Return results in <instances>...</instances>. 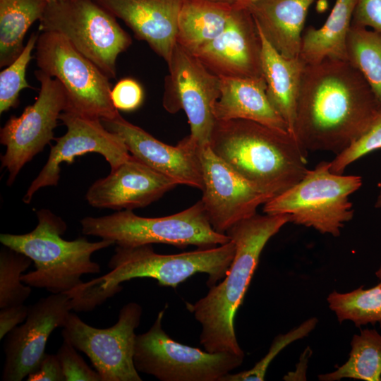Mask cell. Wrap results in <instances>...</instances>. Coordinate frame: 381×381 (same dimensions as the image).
<instances>
[{"instance_id":"cell-29","label":"cell","mask_w":381,"mask_h":381,"mask_svg":"<svg viewBox=\"0 0 381 381\" xmlns=\"http://www.w3.org/2000/svg\"><path fill=\"white\" fill-rule=\"evenodd\" d=\"M379 282L364 289L361 286L350 292L333 291L327 301L339 322L351 321L356 327L379 323L381 327V266L375 272Z\"/></svg>"},{"instance_id":"cell-12","label":"cell","mask_w":381,"mask_h":381,"mask_svg":"<svg viewBox=\"0 0 381 381\" xmlns=\"http://www.w3.org/2000/svg\"><path fill=\"white\" fill-rule=\"evenodd\" d=\"M35 75L40 83L35 102L19 116H11L0 131V143L6 147L1 162V168L9 173L8 186L26 163L54 140L57 121L68 108L66 94L59 80L40 69Z\"/></svg>"},{"instance_id":"cell-41","label":"cell","mask_w":381,"mask_h":381,"mask_svg":"<svg viewBox=\"0 0 381 381\" xmlns=\"http://www.w3.org/2000/svg\"><path fill=\"white\" fill-rule=\"evenodd\" d=\"M44 1H46L47 3H49V2H52L56 0H44Z\"/></svg>"},{"instance_id":"cell-13","label":"cell","mask_w":381,"mask_h":381,"mask_svg":"<svg viewBox=\"0 0 381 381\" xmlns=\"http://www.w3.org/2000/svg\"><path fill=\"white\" fill-rule=\"evenodd\" d=\"M167 66L164 108L171 114L183 110L190 125V138L200 147L209 145L215 121L213 107L220 96V78L178 42Z\"/></svg>"},{"instance_id":"cell-17","label":"cell","mask_w":381,"mask_h":381,"mask_svg":"<svg viewBox=\"0 0 381 381\" xmlns=\"http://www.w3.org/2000/svg\"><path fill=\"white\" fill-rule=\"evenodd\" d=\"M101 121L107 129L122 138L132 155L179 185L202 190L200 146L189 135L172 146L158 140L120 114L113 119Z\"/></svg>"},{"instance_id":"cell-14","label":"cell","mask_w":381,"mask_h":381,"mask_svg":"<svg viewBox=\"0 0 381 381\" xmlns=\"http://www.w3.org/2000/svg\"><path fill=\"white\" fill-rule=\"evenodd\" d=\"M59 120L66 126L67 131L54 138L56 144L51 147L45 165L23 196L25 203H29L40 188L58 184L60 165L64 162L71 164L76 157L96 152L105 158L112 170L131 155L122 138L107 129L99 119L65 111L60 114Z\"/></svg>"},{"instance_id":"cell-33","label":"cell","mask_w":381,"mask_h":381,"mask_svg":"<svg viewBox=\"0 0 381 381\" xmlns=\"http://www.w3.org/2000/svg\"><path fill=\"white\" fill-rule=\"evenodd\" d=\"M317 322V319L315 318H312L287 334L279 335L274 340L269 353L253 368L237 373H230L225 375L221 381L264 380L266 369L272 358L281 351V349L291 342L307 336L314 329Z\"/></svg>"},{"instance_id":"cell-8","label":"cell","mask_w":381,"mask_h":381,"mask_svg":"<svg viewBox=\"0 0 381 381\" xmlns=\"http://www.w3.org/2000/svg\"><path fill=\"white\" fill-rule=\"evenodd\" d=\"M39 31L63 35L109 79L116 77L118 56L132 43L116 18L93 0L47 3Z\"/></svg>"},{"instance_id":"cell-5","label":"cell","mask_w":381,"mask_h":381,"mask_svg":"<svg viewBox=\"0 0 381 381\" xmlns=\"http://www.w3.org/2000/svg\"><path fill=\"white\" fill-rule=\"evenodd\" d=\"M234 253L235 245L231 240L214 248L171 255L155 253L152 244L116 246L108 262L111 270L91 282L109 298L121 291L122 282L134 278H152L159 285L176 288L195 274L205 273L210 288L225 277Z\"/></svg>"},{"instance_id":"cell-34","label":"cell","mask_w":381,"mask_h":381,"mask_svg":"<svg viewBox=\"0 0 381 381\" xmlns=\"http://www.w3.org/2000/svg\"><path fill=\"white\" fill-rule=\"evenodd\" d=\"M56 355L65 381H102L99 373L87 365L78 353L77 349L67 339H64Z\"/></svg>"},{"instance_id":"cell-4","label":"cell","mask_w":381,"mask_h":381,"mask_svg":"<svg viewBox=\"0 0 381 381\" xmlns=\"http://www.w3.org/2000/svg\"><path fill=\"white\" fill-rule=\"evenodd\" d=\"M37 217L36 227L28 234L0 235L3 246L34 262L35 270L21 276L24 284L52 294L68 293L83 283V274L100 272L99 265L91 255L114 244L113 241L91 242L83 237L66 241L61 237L66 224L61 217L48 209L37 211Z\"/></svg>"},{"instance_id":"cell-25","label":"cell","mask_w":381,"mask_h":381,"mask_svg":"<svg viewBox=\"0 0 381 381\" xmlns=\"http://www.w3.org/2000/svg\"><path fill=\"white\" fill-rule=\"evenodd\" d=\"M356 0H336L324 24L303 32L300 57L307 64L325 59L347 61L346 39Z\"/></svg>"},{"instance_id":"cell-19","label":"cell","mask_w":381,"mask_h":381,"mask_svg":"<svg viewBox=\"0 0 381 381\" xmlns=\"http://www.w3.org/2000/svg\"><path fill=\"white\" fill-rule=\"evenodd\" d=\"M177 185L131 155L108 176L95 181L85 196L94 207L133 210L149 205Z\"/></svg>"},{"instance_id":"cell-3","label":"cell","mask_w":381,"mask_h":381,"mask_svg":"<svg viewBox=\"0 0 381 381\" xmlns=\"http://www.w3.org/2000/svg\"><path fill=\"white\" fill-rule=\"evenodd\" d=\"M209 146L272 198L296 184L308 171L307 152L293 135L249 120H215Z\"/></svg>"},{"instance_id":"cell-2","label":"cell","mask_w":381,"mask_h":381,"mask_svg":"<svg viewBox=\"0 0 381 381\" xmlns=\"http://www.w3.org/2000/svg\"><path fill=\"white\" fill-rule=\"evenodd\" d=\"M289 214L255 215L226 233L235 245V253L223 280L187 309L201 325L200 342L210 353L244 355L235 333L234 319L241 306L261 253L267 241L286 223Z\"/></svg>"},{"instance_id":"cell-15","label":"cell","mask_w":381,"mask_h":381,"mask_svg":"<svg viewBox=\"0 0 381 381\" xmlns=\"http://www.w3.org/2000/svg\"><path fill=\"white\" fill-rule=\"evenodd\" d=\"M203 188L200 200L212 228L220 234L255 215L272 196L234 170L209 145L200 147Z\"/></svg>"},{"instance_id":"cell-30","label":"cell","mask_w":381,"mask_h":381,"mask_svg":"<svg viewBox=\"0 0 381 381\" xmlns=\"http://www.w3.org/2000/svg\"><path fill=\"white\" fill-rule=\"evenodd\" d=\"M32 260L5 246L0 253V308L24 304L32 289L23 284L21 276Z\"/></svg>"},{"instance_id":"cell-10","label":"cell","mask_w":381,"mask_h":381,"mask_svg":"<svg viewBox=\"0 0 381 381\" xmlns=\"http://www.w3.org/2000/svg\"><path fill=\"white\" fill-rule=\"evenodd\" d=\"M162 310L148 331L137 334L133 361L138 373L161 381H221L240 366L244 355L210 353L171 339L162 328Z\"/></svg>"},{"instance_id":"cell-16","label":"cell","mask_w":381,"mask_h":381,"mask_svg":"<svg viewBox=\"0 0 381 381\" xmlns=\"http://www.w3.org/2000/svg\"><path fill=\"white\" fill-rule=\"evenodd\" d=\"M73 308L66 293L52 294L29 307L25 322L6 336L3 381H21L35 369L45 353L49 335L63 327Z\"/></svg>"},{"instance_id":"cell-35","label":"cell","mask_w":381,"mask_h":381,"mask_svg":"<svg viewBox=\"0 0 381 381\" xmlns=\"http://www.w3.org/2000/svg\"><path fill=\"white\" fill-rule=\"evenodd\" d=\"M111 97L116 109L132 111L143 104L144 92L138 81L126 78L120 80L111 89Z\"/></svg>"},{"instance_id":"cell-38","label":"cell","mask_w":381,"mask_h":381,"mask_svg":"<svg viewBox=\"0 0 381 381\" xmlns=\"http://www.w3.org/2000/svg\"><path fill=\"white\" fill-rule=\"evenodd\" d=\"M29 307L24 304L0 308V339L4 338L18 324L25 321Z\"/></svg>"},{"instance_id":"cell-24","label":"cell","mask_w":381,"mask_h":381,"mask_svg":"<svg viewBox=\"0 0 381 381\" xmlns=\"http://www.w3.org/2000/svg\"><path fill=\"white\" fill-rule=\"evenodd\" d=\"M237 8L211 0H184L178 18L176 42L195 54L224 30Z\"/></svg>"},{"instance_id":"cell-20","label":"cell","mask_w":381,"mask_h":381,"mask_svg":"<svg viewBox=\"0 0 381 381\" xmlns=\"http://www.w3.org/2000/svg\"><path fill=\"white\" fill-rule=\"evenodd\" d=\"M122 20L135 37L146 42L167 62L176 43L177 23L184 0H93Z\"/></svg>"},{"instance_id":"cell-37","label":"cell","mask_w":381,"mask_h":381,"mask_svg":"<svg viewBox=\"0 0 381 381\" xmlns=\"http://www.w3.org/2000/svg\"><path fill=\"white\" fill-rule=\"evenodd\" d=\"M27 381H65L60 361L55 354L44 353Z\"/></svg>"},{"instance_id":"cell-40","label":"cell","mask_w":381,"mask_h":381,"mask_svg":"<svg viewBox=\"0 0 381 381\" xmlns=\"http://www.w3.org/2000/svg\"><path fill=\"white\" fill-rule=\"evenodd\" d=\"M375 206L376 208L381 209V188L375 201Z\"/></svg>"},{"instance_id":"cell-22","label":"cell","mask_w":381,"mask_h":381,"mask_svg":"<svg viewBox=\"0 0 381 381\" xmlns=\"http://www.w3.org/2000/svg\"><path fill=\"white\" fill-rule=\"evenodd\" d=\"M315 0H258L248 6L257 26L282 56H300L308 12Z\"/></svg>"},{"instance_id":"cell-11","label":"cell","mask_w":381,"mask_h":381,"mask_svg":"<svg viewBox=\"0 0 381 381\" xmlns=\"http://www.w3.org/2000/svg\"><path fill=\"white\" fill-rule=\"evenodd\" d=\"M142 312L138 303H128L120 310L117 322L104 329L92 327L70 312L62 336L88 356L102 381H141L133 355Z\"/></svg>"},{"instance_id":"cell-1","label":"cell","mask_w":381,"mask_h":381,"mask_svg":"<svg viewBox=\"0 0 381 381\" xmlns=\"http://www.w3.org/2000/svg\"><path fill=\"white\" fill-rule=\"evenodd\" d=\"M381 110L361 73L348 61L307 64L296 105L295 137L308 151L337 155L356 141Z\"/></svg>"},{"instance_id":"cell-18","label":"cell","mask_w":381,"mask_h":381,"mask_svg":"<svg viewBox=\"0 0 381 381\" xmlns=\"http://www.w3.org/2000/svg\"><path fill=\"white\" fill-rule=\"evenodd\" d=\"M262 41L248 7H238L224 30L196 55L219 78L262 76Z\"/></svg>"},{"instance_id":"cell-23","label":"cell","mask_w":381,"mask_h":381,"mask_svg":"<svg viewBox=\"0 0 381 381\" xmlns=\"http://www.w3.org/2000/svg\"><path fill=\"white\" fill-rule=\"evenodd\" d=\"M258 30L262 41V71L267 85V95L272 106L285 121L289 132L295 137L297 100L306 64L300 56L286 58L282 56L259 28Z\"/></svg>"},{"instance_id":"cell-39","label":"cell","mask_w":381,"mask_h":381,"mask_svg":"<svg viewBox=\"0 0 381 381\" xmlns=\"http://www.w3.org/2000/svg\"><path fill=\"white\" fill-rule=\"evenodd\" d=\"M217 2L226 4L234 7H248V6L258 0H211Z\"/></svg>"},{"instance_id":"cell-32","label":"cell","mask_w":381,"mask_h":381,"mask_svg":"<svg viewBox=\"0 0 381 381\" xmlns=\"http://www.w3.org/2000/svg\"><path fill=\"white\" fill-rule=\"evenodd\" d=\"M381 148V110L377 114L366 131L346 149L336 155L330 162V170L342 174L353 162L368 153Z\"/></svg>"},{"instance_id":"cell-27","label":"cell","mask_w":381,"mask_h":381,"mask_svg":"<svg viewBox=\"0 0 381 381\" xmlns=\"http://www.w3.org/2000/svg\"><path fill=\"white\" fill-rule=\"evenodd\" d=\"M351 346L348 360L336 370L319 375V380L381 381V335L375 329H361L353 336Z\"/></svg>"},{"instance_id":"cell-31","label":"cell","mask_w":381,"mask_h":381,"mask_svg":"<svg viewBox=\"0 0 381 381\" xmlns=\"http://www.w3.org/2000/svg\"><path fill=\"white\" fill-rule=\"evenodd\" d=\"M39 32H33L18 58L0 73V114L16 107L20 92L32 88L26 80L27 67L32 59V52L35 48Z\"/></svg>"},{"instance_id":"cell-28","label":"cell","mask_w":381,"mask_h":381,"mask_svg":"<svg viewBox=\"0 0 381 381\" xmlns=\"http://www.w3.org/2000/svg\"><path fill=\"white\" fill-rule=\"evenodd\" d=\"M346 57L366 80L381 107V32L351 24Z\"/></svg>"},{"instance_id":"cell-9","label":"cell","mask_w":381,"mask_h":381,"mask_svg":"<svg viewBox=\"0 0 381 381\" xmlns=\"http://www.w3.org/2000/svg\"><path fill=\"white\" fill-rule=\"evenodd\" d=\"M35 49L39 69L59 80L66 92V111L99 119H111L119 114L111 101L110 79L66 37L42 32Z\"/></svg>"},{"instance_id":"cell-21","label":"cell","mask_w":381,"mask_h":381,"mask_svg":"<svg viewBox=\"0 0 381 381\" xmlns=\"http://www.w3.org/2000/svg\"><path fill=\"white\" fill-rule=\"evenodd\" d=\"M220 80V96L213 107L215 120H249L289 132L285 121L268 98L263 76Z\"/></svg>"},{"instance_id":"cell-36","label":"cell","mask_w":381,"mask_h":381,"mask_svg":"<svg viewBox=\"0 0 381 381\" xmlns=\"http://www.w3.org/2000/svg\"><path fill=\"white\" fill-rule=\"evenodd\" d=\"M351 24L381 32V0H356Z\"/></svg>"},{"instance_id":"cell-26","label":"cell","mask_w":381,"mask_h":381,"mask_svg":"<svg viewBox=\"0 0 381 381\" xmlns=\"http://www.w3.org/2000/svg\"><path fill=\"white\" fill-rule=\"evenodd\" d=\"M47 2L44 0H0V66L15 61L23 50L25 35L40 20Z\"/></svg>"},{"instance_id":"cell-6","label":"cell","mask_w":381,"mask_h":381,"mask_svg":"<svg viewBox=\"0 0 381 381\" xmlns=\"http://www.w3.org/2000/svg\"><path fill=\"white\" fill-rule=\"evenodd\" d=\"M82 232L113 241L121 247L164 243L178 248L195 246L214 248L228 243L230 238L212 226L201 200L185 210L162 217H143L133 210L80 220Z\"/></svg>"},{"instance_id":"cell-7","label":"cell","mask_w":381,"mask_h":381,"mask_svg":"<svg viewBox=\"0 0 381 381\" xmlns=\"http://www.w3.org/2000/svg\"><path fill=\"white\" fill-rule=\"evenodd\" d=\"M362 186L356 175L335 174L330 162L308 169L303 179L263 205L267 214H289L290 222L337 237L353 217L349 196Z\"/></svg>"}]
</instances>
